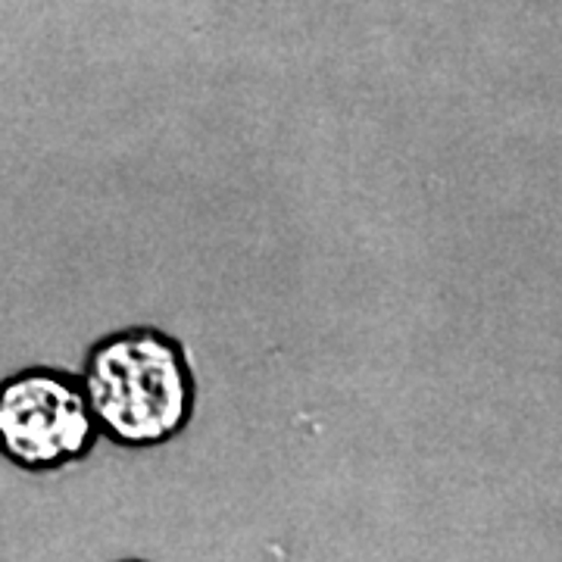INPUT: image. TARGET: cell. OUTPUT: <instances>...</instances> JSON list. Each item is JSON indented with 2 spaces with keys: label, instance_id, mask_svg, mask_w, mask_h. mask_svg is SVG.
<instances>
[{
  "label": "cell",
  "instance_id": "3957f363",
  "mask_svg": "<svg viewBox=\"0 0 562 562\" xmlns=\"http://www.w3.org/2000/svg\"><path fill=\"white\" fill-rule=\"evenodd\" d=\"M116 562H150V560H138V557H132V560H116Z\"/></svg>",
  "mask_w": 562,
  "mask_h": 562
},
{
  "label": "cell",
  "instance_id": "7a4b0ae2",
  "mask_svg": "<svg viewBox=\"0 0 562 562\" xmlns=\"http://www.w3.org/2000/svg\"><path fill=\"white\" fill-rule=\"evenodd\" d=\"M101 428L81 379L57 366H29L0 382V457L32 475L88 460Z\"/></svg>",
  "mask_w": 562,
  "mask_h": 562
},
{
  "label": "cell",
  "instance_id": "6da1fadb",
  "mask_svg": "<svg viewBox=\"0 0 562 562\" xmlns=\"http://www.w3.org/2000/svg\"><path fill=\"white\" fill-rule=\"evenodd\" d=\"M81 387L101 438L122 450H157L198 413V372L188 344L157 325H125L88 347Z\"/></svg>",
  "mask_w": 562,
  "mask_h": 562
}]
</instances>
